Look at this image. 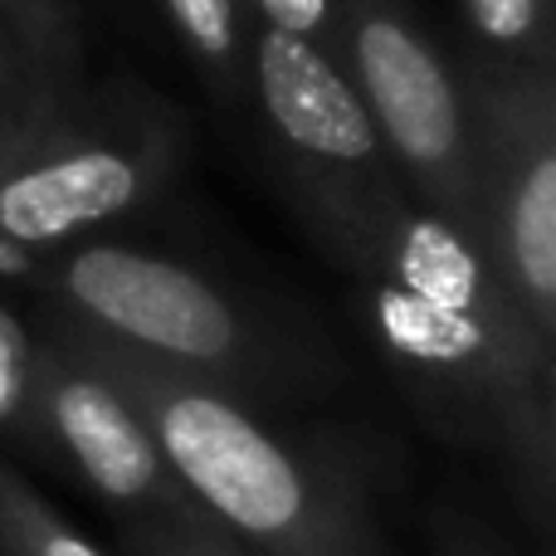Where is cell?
<instances>
[{
	"label": "cell",
	"instance_id": "8",
	"mask_svg": "<svg viewBox=\"0 0 556 556\" xmlns=\"http://www.w3.org/2000/svg\"><path fill=\"white\" fill-rule=\"evenodd\" d=\"M0 25L10 29L29 64L45 74L59 98H74L84 84V45L68 0H0Z\"/></svg>",
	"mask_w": 556,
	"mask_h": 556
},
{
	"label": "cell",
	"instance_id": "5",
	"mask_svg": "<svg viewBox=\"0 0 556 556\" xmlns=\"http://www.w3.org/2000/svg\"><path fill=\"white\" fill-rule=\"evenodd\" d=\"M250 84L307 211L327 244L346 254L401 195V176L352 78L323 45L260 29L250 39Z\"/></svg>",
	"mask_w": 556,
	"mask_h": 556
},
{
	"label": "cell",
	"instance_id": "12",
	"mask_svg": "<svg viewBox=\"0 0 556 556\" xmlns=\"http://www.w3.org/2000/svg\"><path fill=\"white\" fill-rule=\"evenodd\" d=\"M59 103H68V98H59L54 88L45 84V74L29 64V54L10 39V29L0 25V123L5 127L39 123V117H49Z\"/></svg>",
	"mask_w": 556,
	"mask_h": 556
},
{
	"label": "cell",
	"instance_id": "1",
	"mask_svg": "<svg viewBox=\"0 0 556 556\" xmlns=\"http://www.w3.org/2000/svg\"><path fill=\"white\" fill-rule=\"evenodd\" d=\"M147 425L162 464L201 513L264 556H376L366 522L337 483L313 473L240 405V395L201 376L113 352L78 332H59Z\"/></svg>",
	"mask_w": 556,
	"mask_h": 556
},
{
	"label": "cell",
	"instance_id": "3",
	"mask_svg": "<svg viewBox=\"0 0 556 556\" xmlns=\"http://www.w3.org/2000/svg\"><path fill=\"white\" fill-rule=\"evenodd\" d=\"M45 293L68 332L225 391H244L278 371L269 332L220 283L166 254L108 240L59 244L45 269Z\"/></svg>",
	"mask_w": 556,
	"mask_h": 556
},
{
	"label": "cell",
	"instance_id": "10",
	"mask_svg": "<svg viewBox=\"0 0 556 556\" xmlns=\"http://www.w3.org/2000/svg\"><path fill=\"white\" fill-rule=\"evenodd\" d=\"M162 10L172 15L181 45L191 49V59L205 68L220 93H230L235 84H244V20L240 0H162Z\"/></svg>",
	"mask_w": 556,
	"mask_h": 556
},
{
	"label": "cell",
	"instance_id": "14",
	"mask_svg": "<svg viewBox=\"0 0 556 556\" xmlns=\"http://www.w3.org/2000/svg\"><path fill=\"white\" fill-rule=\"evenodd\" d=\"M260 29H278V35L307 39V45H323L332 54V0H250Z\"/></svg>",
	"mask_w": 556,
	"mask_h": 556
},
{
	"label": "cell",
	"instance_id": "15",
	"mask_svg": "<svg viewBox=\"0 0 556 556\" xmlns=\"http://www.w3.org/2000/svg\"><path fill=\"white\" fill-rule=\"evenodd\" d=\"M29 352H35V346H29L20 317L0 307V425L20 415L25 381H29Z\"/></svg>",
	"mask_w": 556,
	"mask_h": 556
},
{
	"label": "cell",
	"instance_id": "7",
	"mask_svg": "<svg viewBox=\"0 0 556 556\" xmlns=\"http://www.w3.org/2000/svg\"><path fill=\"white\" fill-rule=\"evenodd\" d=\"M15 420L59 450L88 489L123 508L172 513L186 503L137 410L64 342L29 352V381Z\"/></svg>",
	"mask_w": 556,
	"mask_h": 556
},
{
	"label": "cell",
	"instance_id": "16",
	"mask_svg": "<svg viewBox=\"0 0 556 556\" xmlns=\"http://www.w3.org/2000/svg\"><path fill=\"white\" fill-rule=\"evenodd\" d=\"M10 132H15V127H5V123H0V142H5V137H10Z\"/></svg>",
	"mask_w": 556,
	"mask_h": 556
},
{
	"label": "cell",
	"instance_id": "2",
	"mask_svg": "<svg viewBox=\"0 0 556 556\" xmlns=\"http://www.w3.org/2000/svg\"><path fill=\"white\" fill-rule=\"evenodd\" d=\"M332 59L366 103L415 205L489 250L469 78L410 0H332Z\"/></svg>",
	"mask_w": 556,
	"mask_h": 556
},
{
	"label": "cell",
	"instance_id": "6",
	"mask_svg": "<svg viewBox=\"0 0 556 556\" xmlns=\"http://www.w3.org/2000/svg\"><path fill=\"white\" fill-rule=\"evenodd\" d=\"M489 260L542 337H556V98L552 68H469Z\"/></svg>",
	"mask_w": 556,
	"mask_h": 556
},
{
	"label": "cell",
	"instance_id": "11",
	"mask_svg": "<svg viewBox=\"0 0 556 556\" xmlns=\"http://www.w3.org/2000/svg\"><path fill=\"white\" fill-rule=\"evenodd\" d=\"M0 556H103L74 532L20 473L0 464Z\"/></svg>",
	"mask_w": 556,
	"mask_h": 556
},
{
	"label": "cell",
	"instance_id": "4",
	"mask_svg": "<svg viewBox=\"0 0 556 556\" xmlns=\"http://www.w3.org/2000/svg\"><path fill=\"white\" fill-rule=\"evenodd\" d=\"M181 132L156 103H103L78 88L0 142V244L59 250L137 211L172 176Z\"/></svg>",
	"mask_w": 556,
	"mask_h": 556
},
{
	"label": "cell",
	"instance_id": "9",
	"mask_svg": "<svg viewBox=\"0 0 556 556\" xmlns=\"http://www.w3.org/2000/svg\"><path fill=\"white\" fill-rule=\"evenodd\" d=\"M464 25L489 64L552 68V0H464Z\"/></svg>",
	"mask_w": 556,
	"mask_h": 556
},
{
	"label": "cell",
	"instance_id": "13",
	"mask_svg": "<svg viewBox=\"0 0 556 556\" xmlns=\"http://www.w3.org/2000/svg\"><path fill=\"white\" fill-rule=\"evenodd\" d=\"M142 556H244L235 532L211 522L191 498L176 503L172 513H156V528L147 532Z\"/></svg>",
	"mask_w": 556,
	"mask_h": 556
}]
</instances>
